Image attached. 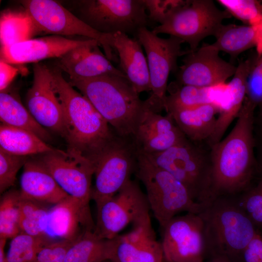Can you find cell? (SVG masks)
Masks as SVG:
<instances>
[{
  "mask_svg": "<svg viewBox=\"0 0 262 262\" xmlns=\"http://www.w3.org/2000/svg\"><path fill=\"white\" fill-rule=\"evenodd\" d=\"M29 159L28 157L12 155L0 149V194L14 185L17 172Z\"/></svg>",
  "mask_w": 262,
  "mask_h": 262,
  "instance_id": "cell-36",
  "label": "cell"
},
{
  "mask_svg": "<svg viewBox=\"0 0 262 262\" xmlns=\"http://www.w3.org/2000/svg\"><path fill=\"white\" fill-rule=\"evenodd\" d=\"M138 151L132 137L115 133L105 146L90 161L95 183L92 199L96 204L115 195L135 173Z\"/></svg>",
  "mask_w": 262,
  "mask_h": 262,
  "instance_id": "cell-8",
  "label": "cell"
},
{
  "mask_svg": "<svg viewBox=\"0 0 262 262\" xmlns=\"http://www.w3.org/2000/svg\"><path fill=\"white\" fill-rule=\"evenodd\" d=\"M52 85L61 104L68 148L90 160L112 139L115 131L91 102L64 78L60 69H51Z\"/></svg>",
  "mask_w": 262,
  "mask_h": 262,
  "instance_id": "cell-3",
  "label": "cell"
},
{
  "mask_svg": "<svg viewBox=\"0 0 262 262\" xmlns=\"http://www.w3.org/2000/svg\"><path fill=\"white\" fill-rule=\"evenodd\" d=\"M256 143H262V141H256Z\"/></svg>",
  "mask_w": 262,
  "mask_h": 262,
  "instance_id": "cell-47",
  "label": "cell"
},
{
  "mask_svg": "<svg viewBox=\"0 0 262 262\" xmlns=\"http://www.w3.org/2000/svg\"><path fill=\"white\" fill-rule=\"evenodd\" d=\"M19 208L21 232L34 236L46 235L47 218L49 210L47 205L20 195Z\"/></svg>",
  "mask_w": 262,
  "mask_h": 262,
  "instance_id": "cell-32",
  "label": "cell"
},
{
  "mask_svg": "<svg viewBox=\"0 0 262 262\" xmlns=\"http://www.w3.org/2000/svg\"><path fill=\"white\" fill-rule=\"evenodd\" d=\"M92 39L74 40L51 35L32 38L0 48V60L11 65H22L61 57L71 49L91 42Z\"/></svg>",
  "mask_w": 262,
  "mask_h": 262,
  "instance_id": "cell-18",
  "label": "cell"
},
{
  "mask_svg": "<svg viewBox=\"0 0 262 262\" xmlns=\"http://www.w3.org/2000/svg\"><path fill=\"white\" fill-rule=\"evenodd\" d=\"M253 61L247 59L240 62L232 79L228 82L227 97L219 110L214 131L208 143L210 147L223 138L232 122L237 118L246 97V80Z\"/></svg>",
  "mask_w": 262,
  "mask_h": 262,
  "instance_id": "cell-23",
  "label": "cell"
},
{
  "mask_svg": "<svg viewBox=\"0 0 262 262\" xmlns=\"http://www.w3.org/2000/svg\"><path fill=\"white\" fill-rule=\"evenodd\" d=\"M40 33L33 20L25 10H8L0 18L1 47L8 46L31 39Z\"/></svg>",
  "mask_w": 262,
  "mask_h": 262,
  "instance_id": "cell-30",
  "label": "cell"
},
{
  "mask_svg": "<svg viewBox=\"0 0 262 262\" xmlns=\"http://www.w3.org/2000/svg\"><path fill=\"white\" fill-rule=\"evenodd\" d=\"M68 82L91 102L117 134L132 137L144 106L127 79L106 75Z\"/></svg>",
  "mask_w": 262,
  "mask_h": 262,
  "instance_id": "cell-4",
  "label": "cell"
},
{
  "mask_svg": "<svg viewBox=\"0 0 262 262\" xmlns=\"http://www.w3.org/2000/svg\"><path fill=\"white\" fill-rule=\"evenodd\" d=\"M22 197L46 205H54L69 196L39 160L29 159L20 179Z\"/></svg>",
  "mask_w": 262,
  "mask_h": 262,
  "instance_id": "cell-22",
  "label": "cell"
},
{
  "mask_svg": "<svg viewBox=\"0 0 262 262\" xmlns=\"http://www.w3.org/2000/svg\"><path fill=\"white\" fill-rule=\"evenodd\" d=\"M96 207L94 231L102 239H113L129 224L135 225L150 216L146 194L131 179L115 195L96 204Z\"/></svg>",
  "mask_w": 262,
  "mask_h": 262,
  "instance_id": "cell-11",
  "label": "cell"
},
{
  "mask_svg": "<svg viewBox=\"0 0 262 262\" xmlns=\"http://www.w3.org/2000/svg\"><path fill=\"white\" fill-rule=\"evenodd\" d=\"M79 16L98 32L136 35L139 29L154 26L142 0L76 1Z\"/></svg>",
  "mask_w": 262,
  "mask_h": 262,
  "instance_id": "cell-9",
  "label": "cell"
},
{
  "mask_svg": "<svg viewBox=\"0 0 262 262\" xmlns=\"http://www.w3.org/2000/svg\"><path fill=\"white\" fill-rule=\"evenodd\" d=\"M231 15L247 25L258 24L262 19V0H218Z\"/></svg>",
  "mask_w": 262,
  "mask_h": 262,
  "instance_id": "cell-35",
  "label": "cell"
},
{
  "mask_svg": "<svg viewBox=\"0 0 262 262\" xmlns=\"http://www.w3.org/2000/svg\"><path fill=\"white\" fill-rule=\"evenodd\" d=\"M231 16L211 0H180L164 21L152 31L157 35L165 33L179 38L194 51L203 39L215 37L224 20Z\"/></svg>",
  "mask_w": 262,
  "mask_h": 262,
  "instance_id": "cell-7",
  "label": "cell"
},
{
  "mask_svg": "<svg viewBox=\"0 0 262 262\" xmlns=\"http://www.w3.org/2000/svg\"><path fill=\"white\" fill-rule=\"evenodd\" d=\"M180 0H142L149 19L161 24Z\"/></svg>",
  "mask_w": 262,
  "mask_h": 262,
  "instance_id": "cell-39",
  "label": "cell"
},
{
  "mask_svg": "<svg viewBox=\"0 0 262 262\" xmlns=\"http://www.w3.org/2000/svg\"><path fill=\"white\" fill-rule=\"evenodd\" d=\"M19 190H9L0 202V238H11L21 232L19 227Z\"/></svg>",
  "mask_w": 262,
  "mask_h": 262,
  "instance_id": "cell-33",
  "label": "cell"
},
{
  "mask_svg": "<svg viewBox=\"0 0 262 262\" xmlns=\"http://www.w3.org/2000/svg\"><path fill=\"white\" fill-rule=\"evenodd\" d=\"M162 229L166 262H204L203 224L198 214L176 216Z\"/></svg>",
  "mask_w": 262,
  "mask_h": 262,
  "instance_id": "cell-14",
  "label": "cell"
},
{
  "mask_svg": "<svg viewBox=\"0 0 262 262\" xmlns=\"http://www.w3.org/2000/svg\"><path fill=\"white\" fill-rule=\"evenodd\" d=\"M245 98L256 107L262 103V55L253 59L247 78Z\"/></svg>",
  "mask_w": 262,
  "mask_h": 262,
  "instance_id": "cell-37",
  "label": "cell"
},
{
  "mask_svg": "<svg viewBox=\"0 0 262 262\" xmlns=\"http://www.w3.org/2000/svg\"><path fill=\"white\" fill-rule=\"evenodd\" d=\"M7 239L0 238V262H5L6 254L4 253V248Z\"/></svg>",
  "mask_w": 262,
  "mask_h": 262,
  "instance_id": "cell-45",
  "label": "cell"
},
{
  "mask_svg": "<svg viewBox=\"0 0 262 262\" xmlns=\"http://www.w3.org/2000/svg\"><path fill=\"white\" fill-rule=\"evenodd\" d=\"M253 26L257 30V43L256 47L258 57H259L262 55V19L258 24Z\"/></svg>",
  "mask_w": 262,
  "mask_h": 262,
  "instance_id": "cell-44",
  "label": "cell"
},
{
  "mask_svg": "<svg viewBox=\"0 0 262 262\" xmlns=\"http://www.w3.org/2000/svg\"><path fill=\"white\" fill-rule=\"evenodd\" d=\"M206 262H231L228 258L224 256H215L209 259Z\"/></svg>",
  "mask_w": 262,
  "mask_h": 262,
  "instance_id": "cell-46",
  "label": "cell"
},
{
  "mask_svg": "<svg viewBox=\"0 0 262 262\" xmlns=\"http://www.w3.org/2000/svg\"><path fill=\"white\" fill-rule=\"evenodd\" d=\"M22 6L31 16L40 33L60 36L80 35L97 41L108 58L113 50L108 43L107 34L95 30L53 0H24Z\"/></svg>",
  "mask_w": 262,
  "mask_h": 262,
  "instance_id": "cell-12",
  "label": "cell"
},
{
  "mask_svg": "<svg viewBox=\"0 0 262 262\" xmlns=\"http://www.w3.org/2000/svg\"><path fill=\"white\" fill-rule=\"evenodd\" d=\"M33 73V84L26 94L27 108L40 125L65 139L63 111L53 87L51 69L35 63Z\"/></svg>",
  "mask_w": 262,
  "mask_h": 262,
  "instance_id": "cell-15",
  "label": "cell"
},
{
  "mask_svg": "<svg viewBox=\"0 0 262 262\" xmlns=\"http://www.w3.org/2000/svg\"><path fill=\"white\" fill-rule=\"evenodd\" d=\"M244 262H262V235L257 231L243 253Z\"/></svg>",
  "mask_w": 262,
  "mask_h": 262,
  "instance_id": "cell-40",
  "label": "cell"
},
{
  "mask_svg": "<svg viewBox=\"0 0 262 262\" xmlns=\"http://www.w3.org/2000/svg\"><path fill=\"white\" fill-rule=\"evenodd\" d=\"M39 160L69 196L89 205L92 199L93 163L80 151L67 148L43 154Z\"/></svg>",
  "mask_w": 262,
  "mask_h": 262,
  "instance_id": "cell-13",
  "label": "cell"
},
{
  "mask_svg": "<svg viewBox=\"0 0 262 262\" xmlns=\"http://www.w3.org/2000/svg\"><path fill=\"white\" fill-rule=\"evenodd\" d=\"M0 149L12 155L26 157L58 150L31 131L2 123L0 125Z\"/></svg>",
  "mask_w": 262,
  "mask_h": 262,
  "instance_id": "cell-26",
  "label": "cell"
},
{
  "mask_svg": "<svg viewBox=\"0 0 262 262\" xmlns=\"http://www.w3.org/2000/svg\"><path fill=\"white\" fill-rule=\"evenodd\" d=\"M117 237L113 239H102L94 230H87L67 250L64 262L110 261L116 246Z\"/></svg>",
  "mask_w": 262,
  "mask_h": 262,
  "instance_id": "cell-27",
  "label": "cell"
},
{
  "mask_svg": "<svg viewBox=\"0 0 262 262\" xmlns=\"http://www.w3.org/2000/svg\"><path fill=\"white\" fill-rule=\"evenodd\" d=\"M102 262H105V261Z\"/></svg>",
  "mask_w": 262,
  "mask_h": 262,
  "instance_id": "cell-49",
  "label": "cell"
},
{
  "mask_svg": "<svg viewBox=\"0 0 262 262\" xmlns=\"http://www.w3.org/2000/svg\"><path fill=\"white\" fill-rule=\"evenodd\" d=\"M108 44L117 54L119 69L138 93L150 91L149 70L142 46L138 39L122 33L108 34Z\"/></svg>",
  "mask_w": 262,
  "mask_h": 262,
  "instance_id": "cell-21",
  "label": "cell"
},
{
  "mask_svg": "<svg viewBox=\"0 0 262 262\" xmlns=\"http://www.w3.org/2000/svg\"><path fill=\"white\" fill-rule=\"evenodd\" d=\"M257 154L256 155L257 161V174L256 178L262 179V143H256Z\"/></svg>",
  "mask_w": 262,
  "mask_h": 262,
  "instance_id": "cell-43",
  "label": "cell"
},
{
  "mask_svg": "<svg viewBox=\"0 0 262 262\" xmlns=\"http://www.w3.org/2000/svg\"><path fill=\"white\" fill-rule=\"evenodd\" d=\"M260 233L261 234V235H262V232H260Z\"/></svg>",
  "mask_w": 262,
  "mask_h": 262,
  "instance_id": "cell-48",
  "label": "cell"
},
{
  "mask_svg": "<svg viewBox=\"0 0 262 262\" xmlns=\"http://www.w3.org/2000/svg\"><path fill=\"white\" fill-rule=\"evenodd\" d=\"M215 37V41L210 46L218 51H224L231 58L237 57L244 51L257 43V33L255 26L223 25Z\"/></svg>",
  "mask_w": 262,
  "mask_h": 262,
  "instance_id": "cell-29",
  "label": "cell"
},
{
  "mask_svg": "<svg viewBox=\"0 0 262 262\" xmlns=\"http://www.w3.org/2000/svg\"><path fill=\"white\" fill-rule=\"evenodd\" d=\"M75 241L61 239L52 242L39 252L33 262H64L67 250Z\"/></svg>",
  "mask_w": 262,
  "mask_h": 262,
  "instance_id": "cell-38",
  "label": "cell"
},
{
  "mask_svg": "<svg viewBox=\"0 0 262 262\" xmlns=\"http://www.w3.org/2000/svg\"><path fill=\"white\" fill-rule=\"evenodd\" d=\"M198 214L203 224L205 259L224 256L231 262H244V251L257 231L237 196L212 199Z\"/></svg>",
  "mask_w": 262,
  "mask_h": 262,
  "instance_id": "cell-2",
  "label": "cell"
},
{
  "mask_svg": "<svg viewBox=\"0 0 262 262\" xmlns=\"http://www.w3.org/2000/svg\"><path fill=\"white\" fill-rule=\"evenodd\" d=\"M135 174L143 183L150 211L161 229L180 213L198 214L203 204L196 202L185 186L138 151Z\"/></svg>",
  "mask_w": 262,
  "mask_h": 262,
  "instance_id": "cell-5",
  "label": "cell"
},
{
  "mask_svg": "<svg viewBox=\"0 0 262 262\" xmlns=\"http://www.w3.org/2000/svg\"><path fill=\"white\" fill-rule=\"evenodd\" d=\"M135 36L146 51L150 77L151 95L144 101V107L159 113L164 110L169 75L176 69L178 58L189 50H181L180 39L160 37L147 27L139 29Z\"/></svg>",
  "mask_w": 262,
  "mask_h": 262,
  "instance_id": "cell-10",
  "label": "cell"
},
{
  "mask_svg": "<svg viewBox=\"0 0 262 262\" xmlns=\"http://www.w3.org/2000/svg\"><path fill=\"white\" fill-rule=\"evenodd\" d=\"M99 43L91 42L74 48L57 58L58 69L66 73L69 81L90 79L106 75L125 78L98 48Z\"/></svg>",
  "mask_w": 262,
  "mask_h": 262,
  "instance_id": "cell-19",
  "label": "cell"
},
{
  "mask_svg": "<svg viewBox=\"0 0 262 262\" xmlns=\"http://www.w3.org/2000/svg\"><path fill=\"white\" fill-rule=\"evenodd\" d=\"M132 138L138 151L147 154L163 152L188 139L170 114L162 115L145 108Z\"/></svg>",
  "mask_w": 262,
  "mask_h": 262,
  "instance_id": "cell-17",
  "label": "cell"
},
{
  "mask_svg": "<svg viewBox=\"0 0 262 262\" xmlns=\"http://www.w3.org/2000/svg\"><path fill=\"white\" fill-rule=\"evenodd\" d=\"M145 154L182 183L196 202L203 204L211 199L212 168L208 145L187 139L163 152Z\"/></svg>",
  "mask_w": 262,
  "mask_h": 262,
  "instance_id": "cell-6",
  "label": "cell"
},
{
  "mask_svg": "<svg viewBox=\"0 0 262 262\" xmlns=\"http://www.w3.org/2000/svg\"><path fill=\"white\" fill-rule=\"evenodd\" d=\"M54 241L49 236L20 232L12 239L5 262H33L39 252Z\"/></svg>",
  "mask_w": 262,
  "mask_h": 262,
  "instance_id": "cell-31",
  "label": "cell"
},
{
  "mask_svg": "<svg viewBox=\"0 0 262 262\" xmlns=\"http://www.w3.org/2000/svg\"><path fill=\"white\" fill-rule=\"evenodd\" d=\"M210 44L194 51L189 50L176 75L175 84L209 87L226 82L235 74L237 66L221 58Z\"/></svg>",
  "mask_w": 262,
  "mask_h": 262,
  "instance_id": "cell-16",
  "label": "cell"
},
{
  "mask_svg": "<svg viewBox=\"0 0 262 262\" xmlns=\"http://www.w3.org/2000/svg\"><path fill=\"white\" fill-rule=\"evenodd\" d=\"M19 69L13 65L0 61V90L6 91L18 73Z\"/></svg>",
  "mask_w": 262,
  "mask_h": 262,
  "instance_id": "cell-41",
  "label": "cell"
},
{
  "mask_svg": "<svg viewBox=\"0 0 262 262\" xmlns=\"http://www.w3.org/2000/svg\"><path fill=\"white\" fill-rule=\"evenodd\" d=\"M0 120L1 123L31 131L47 143L51 139L48 130L36 121L17 97L6 91L0 93Z\"/></svg>",
  "mask_w": 262,
  "mask_h": 262,
  "instance_id": "cell-28",
  "label": "cell"
},
{
  "mask_svg": "<svg viewBox=\"0 0 262 262\" xmlns=\"http://www.w3.org/2000/svg\"><path fill=\"white\" fill-rule=\"evenodd\" d=\"M259 111L257 118L254 119V132L257 135L256 141H262V103L259 106Z\"/></svg>",
  "mask_w": 262,
  "mask_h": 262,
  "instance_id": "cell-42",
  "label": "cell"
},
{
  "mask_svg": "<svg viewBox=\"0 0 262 262\" xmlns=\"http://www.w3.org/2000/svg\"><path fill=\"white\" fill-rule=\"evenodd\" d=\"M95 226L89 205L68 196L49 209L46 234L60 240L75 241L85 231L94 230Z\"/></svg>",
  "mask_w": 262,
  "mask_h": 262,
  "instance_id": "cell-20",
  "label": "cell"
},
{
  "mask_svg": "<svg viewBox=\"0 0 262 262\" xmlns=\"http://www.w3.org/2000/svg\"><path fill=\"white\" fill-rule=\"evenodd\" d=\"M256 108L254 104L245 99L229 133L210 147L212 168L211 199L220 196H238L247 189L256 178Z\"/></svg>",
  "mask_w": 262,
  "mask_h": 262,
  "instance_id": "cell-1",
  "label": "cell"
},
{
  "mask_svg": "<svg viewBox=\"0 0 262 262\" xmlns=\"http://www.w3.org/2000/svg\"><path fill=\"white\" fill-rule=\"evenodd\" d=\"M237 196L238 203L257 231L262 232V179Z\"/></svg>",
  "mask_w": 262,
  "mask_h": 262,
  "instance_id": "cell-34",
  "label": "cell"
},
{
  "mask_svg": "<svg viewBox=\"0 0 262 262\" xmlns=\"http://www.w3.org/2000/svg\"><path fill=\"white\" fill-rule=\"evenodd\" d=\"M228 83L223 82L209 87L179 85L171 83L167 87L164 110L167 113L180 109L190 108L203 104L216 106L219 111L227 94Z\"/></svg>",
  "mask_w": 262,
  "mask_h": 262,
  "instance_id": "cell-24",
  "label": "cell"
},
{
  "mask_svg": "<svg viewBox=\"0 0 262 262\" xmlns=\"http://www.w3.org/2000/svg\"><path fill=\"white\" fill-rule=\"evenodd\" d=\"M219 109L211 104L180 109L170 113L176 125L191 141L208 143L215 130Z\"/></svg>",
  "mask_w": 262,
  "mask_h": 262,
  "instance_id": "cell-25",
  "label": "cell"
}]
</instances>
